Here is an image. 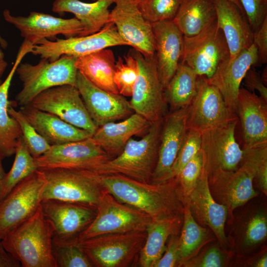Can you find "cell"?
Wrapping results in <instances>:
<instances>
[{"label":"cell","instance_id":"32","mask_svg":"<svg viewBox=\"0 0 267 267\" xmlns=\"http://www.w3.org/2000/svg\"><path fill=\"white\" fill-rule=\"evenodd\" d=\"M182 221V218L151 220L146 228L145 242L138 257L140 267H154L164 254L169 237L179 233Z\"/></svg>","mask_w":267,"mask_h":267},{"label":"cell","instance_id":"45","mask_svg":"<svg viewBox=\"0 0 267 267\" xmlns=\"http://www.w3.org/2000/svg\"><path fill=\"white\" fill-rule=\"evenodd\" d=\"M239 0L253 32L267 17V0Z\"/></svg>","mask_w":267,"mask_h":267},{"label":"cell","instance_id":"16","mask_svg":"<svg viewBox=\"0 0 267 267\" xmlns=\"http://www.w3.org/2000/svg\"><path fill=\"white\" fill-rule=\"evenodd\" d=\"M238 168L233 172H220L208 176L211 192L228 212L240 207L257 195L253 188L255 171L247 152Z\"/></svg>","mask_w":267,"mask_h":267},{"label":"cell","instance_id":"27","mask_svg":"<svg viewBox=\"0 0 267 267\" xmlns=\"http://www.w3.org/2000/svg\"><path fill=\"white\" fill-rule=\"evenodd\" d=\"M20 110L29 122L51 145H57L90 137L89 132L63 121L56 115L37 109L31 105Z\"/></svg>","mask_w":267,"mask_h":267},{"label":"cell","instance_id":"50","mask_svg":"<svg viewBox=\"0 0 267 267\" xmlns=\"http://www.w3.org/2000/svg\"><path fill=\"white\" fill-rule=\"evenodd\" d=\"M20 267V262L4 249L0 251V267Z\"/></svg>","mask_w":267,"mask_h":267},{"label":"cell","instance_id":"28","mask_svg":"<svg viewBox=\"0 0 267 267\" xmlns=\"http://www.w3.org/2000/svg\"><path fill=\"white\" fill-rule=\"evenodd\" d=\"M151 124L134 112L121 122H108L98 127L91 137L112 159L120 153L131 137L147 132Z\"/></svg>","mask_w":267,"mask_h":267},{"label":"cell","instance_id":"41","mask_svg":"<svg viewBox=\"0 0 267 267\" xmlns=\"http://www.w3.org/2000/svg\"><path fill=\"white\" fill-rule=\"evenodd\" d=\"M203 167V154L200 149L175 177L184 202L195 187L201 174Z\"/></svg>","mask_w":267,"mask_h":267},{"label":"cell","instance_id":"53","mask_svg":"<svg viewBox=\"0 0 267 267\" xmlns=\"http://www.w3.org/2000/svg\"><path fill=\"white\" fill-rule=\"evenodd\" d=\"M3 158V156L0 152V180L3 178L5 174L2 163V160Z\"/></svg>","mask_w":267,"mask_h":267},{"label":"cell","instance_id":"24","mask_svg":"<svg viewBox=\"0 0 267 267\" xmlns=\"http://www.w3.org/2000/svg\"><path fill=\"white\" fill-rule=\"evenodd\" d=\"M157 71L165 89L181 61L184 36L172 20L152 24Z\"/></svg>","mask_w":267,"mask_h":267},{"label":"cell","instance_id":"56","mask_svg":"<svg viewBox=\"0 0 267 267\" xmlns=\"http://www.w3.org/2000/svg\"><path fill=\"white\" fill-rule=\"evenodd\" d=\"M3 249H4V248H3V247H2V245H1V240L0 239V251H1Z\"/></svg>","mask_w":267,"mask_h":267},{"label":"cell","instance_id":"6","mask_svg":"<svg viewBox=\"0 0 267 267\" xmlns=\"http://www.w3.org/2000/svg\"><path fill=\"white\" fill-rule=\"evenodd\" d=\"M146 230L111 233L79 242L94 267H127L138 258Z\"/></svg>","mask_w":267,"mask_h":267},{"label":"cell","instance_id":"14","mask_svg":"<svg viewBox=\"0 0 267 267\" xmlns=\"http://www.w3.org/2000/svg\"><path fill=\"white\" fill-rule=\"evenodd\" d=\"M91 137L83 140L51 146L46 152L34 159L36 167L38 169H75L97 173L99 168L110 158Z\"/></svg>","mask_w":267,"mask_h":267},{"label":"cell","instance_id":"8","mask_svg":"<svg viewBox=\"0 0 267 267\" xmlns=\"http://www.w3.org/2000/svg\"><path fill=\"white\" fill-rule=\"evenodd\" d=\"M129 52L136 59L138 66L130 103L134 112L152 124L164 118L167 104L157 71L155 53L144 56L134 48Z\"/></svg>","mask_w":267,"mask_h":267},{"label":"cell","instance_id":"15","mask_svg":"<svg viewBox=\"0 0 267 267\" xmlns=\"http://www.w3.org/2000/svg\"><path fill=\"white\" fill-rule=\"evenodd\" d=\"M30 105L54 114L92 134L98 128L91 119L75 86L64 85L47 89L37 95Z\"/></svg>","mask_w":267,"mask_h":267},{"label":"cell","instance_id":"43","mask_svg":"<svg viewBox=\"0 0 267 267\" xmlns=\"http://www.w3.org/2000/svg\"><path fill=\"white\" fill-rule=\"evenodd\" d=\"M267 235V217L263 212L254 215L247 223L244 234V243L250 246L263 241Z\"/></svg>","mask_w":267,"mask_h":267},{"label":"cell","instance_id":"31","mask_svg":"<svg viewBox=\"0 0 267 267\" xmlns=\"http://www.w3.org/2000/svg\"><path fill=\"white\" fill-rule=\"evenodd\" d=\"M115 63L113 51L106 48L77 58L75 65L78 71L96 87L118 94L114 81Z\"/></svg>","mask_w":267,"mask_h":267},{"label":"cell","instance_id":"4","mask_svg":"<svg viewBox=\"0 0 267 267\" xmlns=\"http://www.w3.org/2000/svg\"><path fill=\"white\" fill-rule=\"evenodd\" d=\"M38 169L44 181L42 201L54 199L96 208L104 190L97 174L64 168Z\"/></svg>","mask_w":267,"mask_h":267},{"label":"cell","instance_id":"10","mask_svg":"<svg viewBox=\"0 0 267 267\" xmlns=\"http://www.w3.org/2000/svg\"><path fill=\"white\" fill-rule=\"evenodd\" d=\"M237 117L202 133L201 149L208 176L236 170L242 164L245 150L235 137Z\"/></svg>","mask_w":267,"mask_h":267},{"label":"cell","instance_id":"52","mask_svg":"<svg viewBox=\"0 0 267 267\" xmlns=\"http://www.w3.org/2000/svg\"><path fill=\"white\" fill-rule=\"evenodd\" d=\"M255 267H267V255H264L260 258L257 262Z\"/></svg>","mask_w":267,"mask_h":267},{"label":"cell","instance_id":"20","mask_svg":"<svg viewBox=\"0 0 267 267\" xmlns=\"http://www.w3.org/2000/svg\"><path fill=\"white\" fill-rule=\"evenodd\" d=\"M188 107L173 110L163 118L152 183H161L172 179V169L187 131Z\"/></svg>","mask_w":267,"mask_h":267},{"label":"cell","instance_id":"22","mask_svg":"<svg viewBox=\"0 0 267 267\" xmlns=\"http://www.w3.org/2000/svg\"><path fill=\"white\" fill-rule=\"evenodd\" d=\"M184 202L188 204L193 218L200 225L209 226L221 243H227L224 226L228 211L213 196L204 164L195 187Z\"/></svg>","mask_w":267,"mask_h":267},{"label":"cell","instance_id":"30","mask_svg":"<svg viewBox=\"0 0 267 267\" xmlns=\"http://www.w3.org/2000/svg\"><path fill=\"white\" fill-rule=\"evenodd\" d=\"M93 2H85L80 0H55L52 11L60 14L65 12L73 14L83 24L84 31L81 36L99 31L109 22V6L113 0H93Z\"/></svg>","mask_w":267,"mask_h":267},{"label":"cell","instance_id":"26","mask_svg":"<svg viewBox=\"0 0 267 267\" xmlns=\"http://www.w3.org/2000/svg\"><path fill=\"white\" fill-rule=\"evenodd\" d=\"M217 22L222 31L230 60L253 44V32L245 13L228 0H215Z\"/></svg>","mask_w":267,"mask_h":267},{"label":"cell","instance_id":"47","mask_svg":"<svg viewBox=\"0 0 267 267\" xmlns=\"http://www.w3.org/2000/svg\"><path fill=\"white\" fill-rule=\"evenodd\" d=\"M253 43L257 49V65L266 63L267 62V17L253 32Z\"/></svg>","mask_w":267,"mask_h":267},{"label":"cell","instance_id":"13","mask_svg":"<svg viewBox=\"0 0 267 267\" xmlns=\"http://www.w3.org/2000/svg\"><path fill=\"white\" fill-rule=\"evenodd\" d=\"M41 207L53 228L52 242L58 244L79 243L96 214V207L54 199L43 200Z\"/></svg>","mask_w":267,"mask_h":267},{"label":"cell","instance_id":"46","mask_svg":"<svg viewBox=\"0 0 267 267\" xmlns=\"http://www.w3.org/2000/svg\"><path fill=\"white\" fill-rule=\"evenodd\" d=\"M180 235L174 234L170 237L166 250L153 267H174L180 266Z\"/></svg>","mask_w":267,"mask_h":267},{"label":"cell","instance_id":"34","mask_svg":"<svg viewBox=\"0 0 267 267\" xmlns=\"http://www.w3.org/2000/svg\"><path fill=\"white\" fill-rule=\"evenodd\" d=\"M198 76L181 61L164 89L167 103L172 111L189 106L194 98L198 88Z\"/></svg>","mask_w":267,"mask_h":267},{"label":"cell","instance_id":"38","mask_svg":"<svg viewBox=\"0 0 267 267\" xmlns=\"http://www.w3.org/2000/svg\"><path fill=\"white\" fill-rule=\"evenodd\" d=\"M124 58L119 56L116 61L114 81L119 94L131 97L138 75V63L129 52Z\"/></svg>","mask_w":267,"mask_h":267},{"label":"cell","instance_id":"25","mask_svg":"<svg viewBox=\"0 0 267 267\" xmlns=\"http://www.w3.org/2000/svg\"><path fill=\"white\" fill-rule=\"evenodd\" d=\"M258 53L253 44L240 51L233 59L221 63L207 81L221 92L230 110L236 114V102L240 85L248 70L257 65Z\"/></svg>","mask_w":267,"mask_h":267},{"label":"cell","instance_id":"12","mask_svg":"<svg viewBox=\"0 0 267 267\" xmlns=\"http://www.w3.org/2000/svg\"><path fill=\"white\" fill-rule=\"evenodd\" d=\"M44 178L37 170L18 183L0 201V239L39 209Z\"/></svg>","mask_w":267,"mask_h":267},{"label":"cell","instance_id":"3","mask_svg":"<svg viewBox=\"0 0 267 267\" xmlns=\"http://www.w3.org/2000/svg\"><path fill=\"white\" fill-rule=\"evenodd\" d=\"M163 120L152 123L141 139L131 137L120 153L103 164L96 174H120L151 183L157 160Z\"/></svg>","mask_w":267,"mask_h":267},{"label":"cell","instance_id":"39","mask_svg":"<svg viewBox=\"0 0 267 267\" xmlns=\"http://www.w3.org/2000/svg\"><path fill=\"white\" fill-rule=\"evenodd\" d=\"M181 0H137V5L144 18L151 24L173 20Z\"/></svg>","mask_w":267,"mask_h":267},{"label":"cell","instance_id":"11","mask_svg":"<svg viewBox=\"0 0 267 267\" xmlns=\"http://www.w3.org/2000/svg\"><path fill=\"white\" fill-rule=\"evenodd\" d=\"M119 45H129L120 35L114 24L107 23L99 31L85 36L56 39L55 41L44 39L33 45L31 53L50 61L62 55L76 58L91 53Z\"/></svg>","mask_w":267,"mask_h":267},{"label":"cell","instance_id":"48","mask_svg":"<svg viewBox=\"0 0 267 267\" xmlns=\"http://www.w3.org/2000/svg\"><path fill=\"white\" fill-rule=\"evenodd\" d=\"M243 80L248 90L251 91L257 90L259 96L267 102V88L261 76L256 70L251 67L246 73Z\"/></svg>","mask_w":267,"mask_h":267},{"label":"cell","instance_id":"17","mask_svg":"<svg viewBox=\"0 0 267 267\" xmlns=\"http://www.w3.org/2000/svg\"><path fill=\"white\" fill-rule=\"evenodd\" d=\"M237 117L226 105L219 89L205 77L198 76L197 91L188 107L187 130L202 133Z\"/></svg>","mask_w":267,"mask_h":267},{"label":"cell","instance_id":"35","mask_svg":"<svg viewBox=\"0 0 267 267\" xmlns=\"http://www.w3.org/2000/svg\"><path fill=\"white\" fill-rule=\"evenodd\" d=\"M15 159L9 171L0 180V201L18 183L37 170L34 158L29 152L21 136L15 152Z\"/></svg>","mask_w":267,"mask_h":267},{"label":"cell","instance_id":"54","mask_svg":"<svg viewBox=\"0 0 267 267\" xmlns=\"http://www.w3.org/2000/svg\"><path fill=\"white\" fill-rule=\"evenodd\" d=\"M0 46L2 48L5 49L8 46L7 42L1 36L0 34Z\"/></svg>","mask_w":267,"mask_h":267},{"label":"cell","instance_id":"23","mask_svg":"<svg viewBox=\"0 0 267 267\" xmlns=\"http://www.w3.org/2000/svg\"><path fill=\"white\" fill-rule=\"evenodd\" d=\"M255 91L240 88L236 102V114L243 132L244 148L267 146V105Z\"/></svg>","mask_w":267,"mask_h":267},{"label":"cell","instance_id":"57","mask_svg":"<svg viewBox=\"0 0 267 267\" xmlns=\"http://www.w3.org/2000/svg\"><path fill=\"white\" fill-rule=\"evenodd\" d=\"M1 82H1V81H0V84L1 83Z\"/></svg>","mask_w":267,"mask_h":267},{"label":"cell","instance_id":"9","mask_svg":"<svg viewBox=\"0 0 267 267\" xmlns=\"http://www.w3.org/2000/svg\"><path fill=\"white\" fill-rule=\"evenodd\" d=\"M229 58L227 44L217 18L197 35L184 37L180 61L188 65L198 76L210 78L219 66Z\"/></svg>","mask_w":267,"mask_h":267},{"label":"cell","instance_id":"21","mask_svg":"<svg viewBox=\"0 0 267 267\" xmlns=\"http://www.w3.org/2000/svg\"><path fill=\"white\" fill-rule=\"evenodd\" d=\"M76 87L91 119L97 127L108 122L125 119L134 113L125 96L96 87L78 71Z\"/></svg>","mask_w":267,"mask_h":267},{"label":"cell","instance_id":"33","mask_svg":"<svg viewBox=\"0 0 267 267\" xmlns=\"http://www.w3.org/2000/svg\"><path fill=\"white\" fill-rule=\"evenodd\" d=\"M216 18L215 0H181L172 21L184 37H190Z\"/></svg>","mask_w":267,"mask_h":267},{"label":"cell","instance_id":"29","mask_svg":"<svg viewBox=\"0 0 267 267\" xmlns=\"http://www.w3.org/2000/svg\"><path fill=\"white\" fill-rule=\"evenodd\" d=\"M32 45L23 41L15 62L5 80L0 85V152L5 157L15 154L22 132L17 121L8 112L9 90L16 69L25 56L31 52Z\"/></svg>","mask_w":267,"mask_h":267},{"label":"cell","instance_id":"5","mask_svg":"<svg viewBox=\"0 0 267 267\" xmlns=\"http://www.w3.org/2000/svg\"><path fill=\"white\" fill-rule=\"evenodd\" d=\"M77 58L62 55L54 61L42 58L35 65L21 62L16 73L22 83V89L15 97L16 103L21 107L29 105L41 92L53 87L64 85L76 87Z\"/></svg>","mask_w":267,"mask_h":267},{"label":"cell","instance_id":"36","mask_svg":"<svg viewBox=\"0 0 267 267\" xmlns=\"http://www.w3.org/2000/svg\"><path fill=\"white\" fill-rule=\"evenodd\" d=\"M183 223L180 235V266L184 265L206 240L207 231L193 218L184 202Z\"/></svg>","mask_w":267,"mask_h":267},{"label":"cell","instance_id":"44","mask_svg":"<svg viewBox=\"0 0 267 267\" xmlns=\"http://www.w3.org/2000/svg\"><path fill=\"white\" fill-rule=\"evenodd\" d=\"M245 150V149H244ZM251 157L254 167V179L262 192L267 193V146L246 150Z\"/></svg>","mask_w":267,"mask_h":267},{"label":"cell","instance_id":"40","mask_svg":"<svg viewBox=\"0 0 267 267\" xmlns=\"http://www.w3.org/2000/svg\"><path fill=\"white\" fill-rule=\"evenodd\" d=\"M52 253L56 267H94L79 243L58 244L52 242Z\"/></svg>","mask_w":267,"mask_h":267},{"label":"cell","instance_id":"19","mask_svg":"<svg viewBox=\"0 0 267 267\" xmlns=\"http://www.w3.org/2000/svg\"><path fill=\"white\" fill-rule=\"evenodd\" d=\"M3 17L19 31L24 41L32 45L58 35L66 38L81 36L84 31L83 24L76 17L63 19L36 11L27 16H14L8 9L3 11Z\"/></svg>","mask_w":267,"mask_h":267},{"label":"cell","instance_id":"2","mask_svg":"<svg viewBox=\"0 0 267 267\" xmlns=\"http://www.w3.org/2000/svg\"><path fill=\"white\" fill-rule=\"evenodd\" d=\"M53 233L52 225L40 207L9 231L1 243L23 267H56L52 253Z\"/></svg>","mask_w":267,"mask_h":267},{"label":"cell","instance_id":"55","mask_svg":"<svg viewBox=\"0 0 267 267\" xmlns=\"http://www.w3.org/2000/svg\"><path fill=\"white\" fill-rule=\"evenodd\" d=\"M232 2H233L234 3H235L236 5H237V6L241 9L244 12V10L243 9V8L242 7V5L239 1V0H228Z\"/></svg>","mask_w":267,"mask_h":267},{"label":"cell","instance_id":"7","mask_svg":"<svg viewBox=\"0 0 267 267\" xmlns=\"http://www.w3.org/2000/svg\"><path fill=\"white\" fill-rule=\"evenodd\" d=\"M151 220L146 213L120 201L104 189L96 216L78 242L104 234L146 230Z\"/></svg>","mask_w":267,"mask_h":267},{"label":"cell","instance_id":"18","mask_svg":"<svg viewBox=\"0 0 267 267\" xmlns=\"http://www.w3.org/2000/svg\"><path fill=\"white\" fill-rule=\"evenodd\" d=\"M115 4L110 12L113 23L122 38L144 56L155 53V43L151 23L139 10L137 0H113Z\"/></svg>","mask_w":267,"mask_h":267},{"label":"cell","instance_id":"42","mask_svg":"<svg viewBox=\"0 0 267 267\" xmlns=\"http://www.w3.org/2000/svg\"><path fill=\"white\" fill-rule=\"evenodd\" d=\"M202 133L187 130L184 141L172 169L171 178L176 177L184 166L201 149Z\"/></svg>","mask_w":267,"mask_h":267},{"label":"cell","instance_id":"1","mask_svg":"<svg viewBox=\"0 0 267 267\" xmlns=\"http://www.w3.org/2000/svg\"><path fill=\"white\" fill-rule=\"evenodd\" d=\"M98 176L105 190L120 201L146 213L152 219L183 217L184 200L176 178L154 184L120 174Z\"/></svg>","mask_w":267,"mask_h":267},{"label":"cell","instance_id":"49","mask_svg":"<svg viewBox=\"0 0 267 267\" xmlns=\"http://www.w3.org/2000/svg\"><path fill=\"white\" fill-rule=\"evenodd\" d=\"M224 259L220 250L212 247L203 256L199 263L196 266L200 267H220L223 266Z\"/></svg>","mask_w":267,"mask_h":267},{"label":"cell","instance_id":"51","mask_svg":"<svg viewBox=\"0 0 267 267\" xmlns=\"http://www.w3.org/2000/svg\"><path fill=\"white\" fill-rule=\"evenodd\" d=\"M7 66V63L5 59L4 52L0 47V79L4 74Z\"/></svg>","mask_w":267,"mask_h":267},{"label":"cell","instance_id":"37","mask_svg":"<svg viewBox=\"0 0 267 267\" xmlns=\"http://www.w3.org/2000/svg\"><path fill=\"white\" fill-rule=\"evenodd\" d=\"M8 112L18 123L22 132V137L34 159L40 157L50 148L51 145L38 133L21 111L16 110L10 102Z\"/></svg>","mask_w":267,"mask_h":267}]
</instances>
